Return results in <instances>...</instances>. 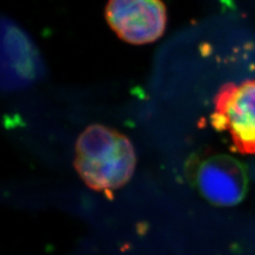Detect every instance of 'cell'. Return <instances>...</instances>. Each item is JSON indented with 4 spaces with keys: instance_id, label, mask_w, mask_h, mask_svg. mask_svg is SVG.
Listing matches in <instances>:
<instances>
[{
    "instance_id": "obj_2",
    "label": "cell",
    "mask_w": 255,
    "mask_h": 255,
    "mask_svg": "<svg viewBox=\"0 0 255 255\" xmlns=\"http://www.w3.org/2000/svg\"><path fill=\"white\" fill-rule=\"evenodd\" d=\"M212 125L227 131L241 153H255V79L223 85L215 97Z\"/></svg>"
},
{
    "instance_id": "obj_4",
    "label": "cell",
    "mask_w": 255,
    "mask_h": 255,
    "mask_svg": "<svg viewBox=\"0 0 255 255\" xmlns=\"http://www.w3.org/2000/svg\"><path fill=\"white\" fill-rule=\"evenodd\" d=\"M196 186L211 203L220 206L236 205L244 200L248 190V173L236 158L216 154L197 165Z\"/></svg>"
},
{
    "instance_id": "obj_3",
    "label": "cell",
    "mask_w": 255,
    "mask_h": 255,
    "mask_svg": "<svg viewBox=\"0 0 255 255\" xmlns=\"http://www.w3.org/2000/svg\"><path fill=\"white\" fill-rule=\"evenodd\" d=\"M106 18L123 41L143 45L164 34L167 11L162 0H109Z\"/></svg>"
},
{
    "instance_id": "obj_1",
    "label": "cell",
    "mask_w": 255,
    "mask_h": 255,
    "mask_svg": "<svg viewBox=\"0 0 255 255\" xmlns=\"http://www.w3.org/2000/svg\"><path fill=\"white\" fill-rule=\"evenodd\" d=\"M75 165L87 186L110 194L131 179L136 156L126 135L106 126L92 125L77 139Z\"/></svg>"
}]
</instances>
